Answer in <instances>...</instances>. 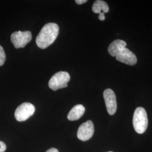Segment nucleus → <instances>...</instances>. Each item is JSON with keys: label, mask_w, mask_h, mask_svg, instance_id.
<instances>
[{"label": "nucleus", "mask_w": 152, "mask_h": 152, "mask_svg": "<svg viewBox=\"0 0 152 152\" xmlns=\"http://www.w3.org/2000/svg\"><path fill=\"white\" fill-rule=\"evenodd\" d=\"M59 27L57 24L49 23L44 26L36 37V44L40 49H45L53 44L57 38Z\"/></svg>", "instance_id": "nucleus-1"}, {"label": "nucleus", "mask_w": 152, "mask_h": 152, "mask_svg": "<svg viewBox=\"0 0 152 152\" xmlns=\"http://www.w3.org/2000/svg\"><path fill=\"white\" fill-rule=\"evenodd\" d=\"M148 125V120L145 109L138 107L135 109L133 116V126L138 134H143Z\"/></svg>", "instance_id": "nucleus-2"}, {"label": "nucleus", "mask_w": 152, "mask_h": 152, "mask_svg": "<svg viewBox=\"0 0 152 152\" xmlns=\"http://www.w3.org/2000/svg\"><path fill=\"white\" fill-rule=\"evenodd\" d=\"M69 74L65 71H60L55 73L49 82V87L54 91L67 87L68 82L70 81Z\"/></svg>", "instance_id": "nucleus-3"}, {"label": "nucleus", "mask_w": 152, "mask_h": 152, "mask_svg": "<svg viewBox=\"0 0 152 152\" xmlns=\"http://www.w3.org/2000/svg\"><path fill=\"white\" fill-rule=\"evenodd\" d=\"M32 37L30 31H17L11 34V42L16 49L23 48L31 41Z\"/></svg>", "instance_id": "nucleus-4"}, {"label": "nucleus", "mask_w": 152, "mask_h": 152, "mask_svg": "<svg viewBox=\"0 0 152 152\" xmlns=\"http://www.w3.org/2000/svg\"><path fill=\"white\" fill-rule=\"evenodd\" d=\"M35 112V107L32 104L24 103L18 107L14 113L15 118L18 121L23 122L31 117Z\"/></svg>", "instance_id": "nucleus-5"}, {"label": "nucleus", "mask_w": 152, "mask_h": 152, "mask_svg": "<svg viewBox=\"0 0 152 152\" xmlns=\"http://www.w3.org/2000/svg\"><path fill=\"white\" fill-rule=\"evenodd\" d=\"M103 96L108 113L110 115H113L117 108L116 96L114 91L110 88H107L104 91Z\"/></svg>", "instance_id": "nucleus-6"}, {"label": "nucleus", "mask_w": 152, "mask_h": 152, "mask_svg": "<svg viewBox=\"0 0 152 152\" xmlns=\"http://www.w3.org/2000/svg\"><path fill=\"white\" fill-rule=\"evenodd\" d=\"M94 133V124L91 121H87L79 127L77 131V137L82 141H87L92 137Z\"/></svg>", "instance_id": "nucleus-7"}, {"label": "nucleus", "mask_w": 152, "mask_h": 152, "mask_svg": "<svg viewBox=\"0 0 152 152\" xmlns=\"http://www.w3.org/2000/svg\"><path fill=\"white\" fill-rule=\"evenodd\" d=\"M116 60L129 65H134L137 63V58L129 49L125 48L116 57Z\"/></svg>", "instance_id": "nucleus-8"}, {"label": "nucleus", "mask_w": 152, "mask_h": 152, "mask_svg": "<svg viewBox=\"0 0 152 152\" xmlns=\"http://www.w3.org/2000/svg\"><path fill=\"white\" fill-rule=\"evenodd\" d=\"M126 42L121 39H116L112 42L109 46L108 51L112 56L116 57L120 53L125 49Z\"/></svg>", "instance_id": "nucleus-9"}, {"label": "nucleus", "mask_w": 152, "mask_h": 152, "mask_svg": "<svg viewBox=\"0 0 152 152\" xmlns=\"http://www.w3.org/2000/svg\"><path fill=\"white\" fill-rule=\"evenodd\" d=\"M85 112V108L81 105L78 104L71 109L67 115V118L69 121H76L79 120L83 115Z\"/></svg>", "instance_id": "nucleus-10"}, {"label": "nucleus", "mask_w": 152, "mask_h": 152, "mask_svg": "<svg viewBox=\"0 0 152 152\" xmlns=\"http://www.w3.org/2000/svg\"><path fill=\"white\" fill-rule=\"evenodd\" d=\"M92 11L95 14L107 13L109 11V6L107 2L102 0L95 1L92 7Z\"/></svg>", "instance_id": "nucleus-11"}, {"label": "nucleus", "mask_w": 152, "mask_h": 152, "mask_svg": "<svg viewBox=\"0 0 152 152\" xmlns=\"http://www.w3.org/2000/svg\"><path fill=\"white\" fill-rule=\"evenodd\" d=\"M6 61V54L3 48L0 45V66L4 65Z\"/></svg>", "instance_id": "nucleus-12"}, {"label": "nucleus", "mask_w": 152, "mask_h": 152, "mask_svg": "<svg viewBox=\"0 0 152 152\" xmlns=\"http://www.w3.org/2000/svg\"><path fill=\"white\" fill-rule=\"evenodd\" d=\"M6 149V145L3 141H0V152H5Z\"/></svg>", "instance_id": "nucleus-13"}, {"label": "nucleus", "mask_w": 152, "mask_h": 152, "mask_svg": "<svg viewBox=\"0 0 152 152\" xmlns=\"http://www.w3.org/2000/svg\"><path fill=\"white\" fill-rule=\"evenodd\" d=\"M75 2L76 4H77L78 5H82L83 4H85V2H87V0H76Z\"/></svg>", "instance_id": "nucleus-14"}, {"label": "nucleus", "mask_w": 152, "mask_h": 152, "mask_svg": "<svg viewBox=\"0 0 152 152\" xmlns=\"http://www.w3.org/2000/svg\"><path fill=\"white\" fill-rule=\"evenodd\" d=\"M98 18H99V19L100 20H101V21H103V20H105V15H104V14H103V13L100 14H99V15Z\"/></svg>", "instance_id": "nucleus-15"}, {"label": "nucleus", "mask_w": 152, "mask_h": 152, "mask_svg": "<svg viewBox=\"0 0 152 152\" xmlns=\"http://www.w3.org/2000/svg\"><path fill=\"white\" fill-rule=\"evenodd\" d=\"M46 152H59V151L57 149L52 148L49 149V150H48Z\"/></svg>", "instance_id": "nucleus-16"}, {"label": "nucleus", "mask_w": 152, "mask_h": 152, "mask_svg": "<svg viewBox=\"0 0 152 152\" xmlns=\"http://www.w3.org/2000/svg\"></svg>", "instance_id": "nucleus-17"}]
</instances>
